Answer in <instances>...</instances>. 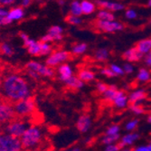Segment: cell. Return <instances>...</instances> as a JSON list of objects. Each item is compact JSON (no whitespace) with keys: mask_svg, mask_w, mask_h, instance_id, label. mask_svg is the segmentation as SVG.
Here are the masks:
<instances>
[{"mask_svg":"<svg viewBox=\"0 0 151 151\" xmlns=\"http://www.w3.org/2000/svg\"><path fill=\"white\" fill-rule=\"evenodd\" d=\"M1 97L6 101L17 102L31 97L28 82L17 73H9L2 81Z\"/></svg>","mask_w":151,"mask_h":151,"instance_id":"cell-1","label":"cell"},{"mask_svg":"<svg viewBox=\"0 0 151 151\" xmlns=\"http://www.w3.org/2000/svg\"><path fill=\"white\" fill-rule=\"evenodd\" d=\"M22 147L24 149H33L36 147L42 140V131L36 127H29L21 137Z\"/></svg>","mask_w":151,"mask_h":151,"instance_id":"cell-2","label":"cell"},{"mask_svg":"<svg viewBox=\"0 0 151 151\" xmlns=\"http://www.w3.org/2000/svg\"><path fill=\"white\" fill-rule=\"evenodd\" d=\"M13 108L14 111H15L16 116H19L22 118L29 116L35 112L36 109L35 101L33 97H29L27 99L16 102L14 104Z\"/></svg>","mask_w":151,"mask_h":151,"instance_id":"cell-3","label":"cell"},{"mask_svg":"<svg viewBox=\"0 0 151 151\" xmlns=\"http://www.w3.org/2000/svg\"><path fill=\"white\" fill-rule=\"evenodd\" d=\"M22 149L20 139L5 133L0 135V151H22Z\"/></svg>","mask_w":151,"mask_h":151,"instance_id":"cell-4","label":"cell"},{"mask_svg":"<svg viewBox=\"0 0 151 151\" xmlns=\"http://www.w3.org/2000/svg\"><path fill=\"white\" fill-rule=\"evenodd\" d=\"M29 128V124L27 122L22 120V119H14L6 125L5 131L6 134L15 137L17 139H21L23 134L25 132V130Z\"/></svg>","mask_w":151,"mask_h":151,"instance_id":"cell-5","label":"cell"},{"mask_svg":"<svg viewBox=\"0 0 151 151\" xmlns=\"http://www.w3.org/2000/svg\"><path fill=\"white\" fill-rule=\"evenodd\" d=\"M16 118V113L13 106L4 100H0V123L10 122Z\"/></svg>","mask_w":151,"mask_h":151,"instance_id":"cell-6","label":"cell"},{"mask_svg":"<svg viewBox=\"0 0 151 151\" xmlns=\"http://www.w3.org/2000/svg\"><path fill=\"white\" fill-rule=\"evenodd\" d=\"M95 26L102 32L113 33L124 29V24L119 21H100L95 22Z\"/></svg>","mask_w":151,"mask_h":151,"instance_id":"cell-7","label":"cell"},{"mask_svg":"<svg viewBox=\"0 0 151 151\" xmlns=\"http://www.w3.org/2000/svg\"><path fill=\"white\" fill-rule=\"evenodd\" d=\"M26 68L27 70H32L35 73H37L40 76H46V77H52L54 74V72L52 68L46 66V65H43L37 62H34L31 61L28 63L26 64Z\"/></svg>","mask_w":151,"mask_h":151,"instance_id":"cell-8","label":"cell"},{"mask_svg":"<svg viewBox=\"0 0 151 151\" xmlns=\"http://www.w3.org/2000/svg\"><path fill=\"white\" fill-rule=\"evenodd\" d=\"M71 58V54L65 51H59L52 53L46 59V66H55Z\"/></svg>","mask_w":151,"mask_h":151,"instance_id":"cell-9","label":"cell"},{"mask_svg":"<svg viewBox=\"0 0 151 151\" xmlns=\"http://www.w3.org/2000/svg\"><path fill=\"white\" fill-rule=\"evenodd\" d=\"M96 6H99L101 7V9H106L109 12H116V11H121L124 9V5L119 3V2H113V1H95L94 3Z\"/></svg>","mask_w":151,"mask_h":151,"instance_id":"cell-10","label":"cell"},{"mask_svg":"<svg viewBox=\"0 0 151 151\" xmlns=\"http://www.w3.org/2000/svg\"><path fill=\"white\" fill-rule=\"evenodd\" d=\"M122 57L124 60H126L128 63H136L139 62L143 58L142 54L136 49V47H131L130 49H128L122 54Z\"/></svg>","mask_w":151,"mask_h":151,"instance_id":"cell-11","label":"cell"},{"mask_svg":"<svg viewBox=\"0 0 151 151\" xmlns=\"http://www.w3.org/2000/svg\"><path fill=\"white\" fill-rule=\"evenodd\" d=\"M139 138V135L138 133H135V132H129L126 135H124L120 138L119 142L118 143V145L119 146L120 148H124L128 146L132 145L137 139Z\"/></svg>","mask_w":151,"mask_h":151,"instance_id":"cell-12","label":"cell"},{"mask_svg":"<svg viewBox=\"0 0 151 151\" xmlns=\"http://www.w3.org/2000/svg\"><path fill=\"white\" fill-rule=\"evenodd\" d=\"M147 97V93L145 90L143 89H138L132 91L129 95V101L131 104H140L141 101H143Z\"/></svg>","mask_w":151,"mask_h":151,"instance_id":"cell-13","label":"cell"},{"mask_svg":"<svg viewBox=\"0 0 151 151\" xmlns=\"http://www.w3.org/2000/svg\"><path fill=\"white\" fill-rule=\"evenodd\" d=\"M91 125V118L88 115H81L77 120V129L81 132H87Z\"/></svg>","mask_w":151,"mask_h":151,"instance_id":"cell-14","label":"cell"},{"mask_svg":"<svg viewBox=\"0 0 151 151\" xmlns=\"http://www.w3.org/2000/svg\"><path fill=\"white\" fill-rule=\"evenodd\" d=\"M112 103L118 109H124L127 107V105L129 103V98H128V96L125 94L124 91H119L116 98L114 99Z\"/></svg>","mask_w":151,"mask_h":151,"instance_id":"cell-15","label":"cell"},{"mask_svg":"<svg viewBox=\"0 0 151 151\" xmlns=\"http://www.w3.org/2000/svg\"><path fill=\"white\" fill-rule=\"evenodd\" d=\"M135 47L142 55L147 54L149 52H151V38H146V39L140 40L139 42L137 43Z\"/></svg>","mask_w":151,"mask_h":151,"instance_id":"cell-16","label":"cell"},{"mask_svg":"<svg viewBox=\"0 0 151 151\" xmlns=\"http://www.w3.org/2000/svg\"><path fill=\"white\" fill-rule=\"evenodd\" d=\"M24 45L27 48L29 53H31L32 55H40V45L39 42L28 38L26 41L24 42Z\"/></svg>","mask_w":151,"mask_h":151,"instance_id":"cell-17","label":"cell"},{"mask_svg":"<svg viewBox=\"0 0 151 151\" xmlns=\"http://www.w3.org/2000/svg\"><path fill=\"white\" fill-rule=\"evenodd\" d=\"M59 74H60V79L63 81H66L68 79H70L73 75V70L68 64H63L59 67L58 69Z\"/></svg>","mask_w":151,"mask_h":151,"instance_id":"cell-18","label":"cell"},{"mask_svg":"<svg viewBox=\"0 0 151 151\" xmlns=\"http://www.w3.org/2000/svg\"><path fill=\"white\" fill-rule=\"evenodd\" d=\"M119 90H118L117 86L115 85H109L108 90L103 93V98L106 101L112 102L114 99L116 98V96L118 94Z\"/></svg>","mask_w":151,"mask_h":151,"instance_id":"cell-19","label":"cell"},{"mask_svg":"<svg viewBox=\"0 0 151 151\" xmlns=\"http://www.w3.org/2000/svg\"><path fill=\"white\" fill-rule=\"evenodd\" d=\"M97 19L100 21H115V16L106 9H100L97 13Z\"/></svg>","mask_w":151,"mask_h":151,"instance_id":"cell-20","label":"cell"},{"mask_svg":"<svg viewBox=\"0 0 151 151\" xmlns=\"http://www.w3.org/2000/svg\"><path fill=\"white\" fill-rule=\"evenodd\" d=\"M68 87H70L74 90H79L83 87V81H81L77 76H72L70 79H68L66 81H64Z\"/></svg>","mask_w":151,"mask_h":151,"instance_id":"cell-21","label":"cell"},{"mask_svg":"<svg viewBox=\"0 0 151 151\" xmlns=\"http://www.w3.org/2000/svg\"><path fill=\"white\" fill-rule=\"evenodd\" d=\"M81 12L84 15H91L92 14L95 9H96V5L91 1H81Z\"/></svg>","mask_w":151,"mask_h":151,"instance_id":"cell-22","label":"cell"},{"mask_svg":"<svg viewBox=\"0 0 151 151\" xmlns=\"http://www.w3.org/2000/svg\"><path fill=\"white\" fill-rule=\"evenodd\" d=\"M62 33H63L62 27L58 26V25H54V26H52L51 28L48 30L47 34L52 37L53 41H57V40H61L63 38Z\"/></svg>","mask_w":151,"mask_h":151,"instance_id":"cell-23","label":"cell"},{"mask_svg":"<svg viewBox=\"0 0 151 151\" xmlns=\"http://www.w3.org/2000/svg\"><path fill=\"white\" fill-rule=\"evenodd\" d=\"M81 81H91L92 80H94L95 78V74L94 73H92L90 70L84 69V70H81L78 73V76H77Z\"/></svg>","mask_w":151,"mask_h":151,"instance_id":"cell-24","label":"cell"},{"mask_svg":"<svg viewBox=\"0 0 151 151\" xmlns=\"http://www.w3.org/2000/svg\"><path fill=\"white\" fill-rule=\"evenodd\" d=\"M24 15V10L21 8V7H17V8H13L12 10H10L8 12V15H7V17L13 21V20H18V19H21Z\"/></svg>","mask_w":151,"mask_h":151,"instance_id":"cell-25","label":"cell"},{"mask_svg":"<svg viewBox=\"0 0 151 151\" xmlns=\"http://www.w3.org/2000/svg\"><path fill=\"white\" fill-rule=\"evenodd\" d=\"M150 79H151V73L147 69H146V68H141L139 71L138 74H137V80L140 82L148 81H150Z\"/></svg>","mask_w":151,"mask_h":151,"instance_id":"cell-26","label":"cell"},{"mask_svg":"<svg viewBox=\"0 0 151 151\" xmlns=\"http://www.w3.org/2000/svg\"><path fill=\"white\" fill-rule=\"evenodd\" d=\"M94 57L99 62H104L109 58V51L106 48H100L95 52Z\"/></svg>","mask_w":151,"mask_h":151,"instance_id":"cell-27","label":"cell"},{"mask_svg":"<svg viewBox=\"0 0 151 151\" xmlns=\"http://www.w3.org/2000/svg\"><path fill=\"white\" fill-rule=\"evenodd\" d=\"M120 139V136L119 134L118 135H114V136H108L105 135L103 138L101 139V142L102 144L108 146V145H111V144H117V142Z\"/></svg>","mask_w":151,"mask_h":151,"instance_id":"cell-28","label":"cell"},{"mask_svg":"<svg viewBox=\"0 0 151 151\" xmlns=\"http://www.w3.org/2000/svg\"><path fill=\"white\" fill-rule=\"evenodd\" d=\"M71 15L74 17H80L81 15H82L81 8V3L79 1H73L71 4Z\"/></svg>","mask_w":151,"mask_h":151,"instance_id":"cell-29","label":"cell"},{"mask_svg":"<svg viewBox=\"0 0 151 151\" xmlns=\"http://www.w3.org/2000/svg\"><path fill=\"white\" fill-rule=\"evenodd\" d=\"M40 45V55H46L52 52V46L47 43L39 42Z\"/></svg>","mask_w":151,"mask_h":151,"instance_id":"cell-30","label":"cell"},{"mask_svg":"<svg viewBox=\"0 0 151 151\" xmlns=\"http://www.w3.org/2000/svg\"><path fill=\"white\" fill-rule=\"evenodd\" d=\"M0 52L3 54H6L7 56H11V55H13L14 51L9 45L3 43V44H0Z\"/></svg>","mask_w":151,"mask_h":151,"instance_id":"cell-31","label":"cell"},{"mask_svg":"<svg viewBox=\"0 0 151 151\" xmlns=\"http://www.w3.org/2000/svg\"><path fill=\"white\" fill-rule=\"evenodd\" d=\"M87 50V45L86 44H78L76 45H74L73 47V53L75 54V55H78V54H81L83 53L85 51Z\"/></svg>","mask_w":151,"mask_h":151,"instance_id":"cell-32","label":"cell"},{"mask_svg":"<svg viewBox=\"0 0 151 151\" xmlns=\"http://www.w3.org/2000/svg\"><path fill=\"white\" fill-rule=\"evenodd\" d=\"M129 109H130V111L136 115H141L145 112V109L140 104H131Z\"/></svg>","mask_w":151,"mask_h":151,"instance_id":"cell-33","label":"cell"},{"mask_svg":"<svg viewBox=\"0 0 151 151\" xmlns=\"http://www.w3.org/2000/svg\"><path fill=\"white\" fill-rule=\"evenodd\" d=\"M118 134H119V126H118V125H111V126H109L107 129L105 135L114 136V135H118Z\"/></svg>","mask_w":151,"mask_h":151,"instance_id":"cell-34","label":"cell"},{"mask_svg":"<svg viewBox=\"0 0 151 151\" xmlns=\"http://www.w3.org/2000/svg\"><path fill=\"white\" fill-rule=\"evenodd\" d=\"M139 125V119H132V120H129L126 126H125V129L128 130V131H133L134 129H136V128L138 127Z\"/></svg>","mask_w":151,"mask_h":151,"instance_id":"cell-35","label":"cell"},{"mask_svg":"<svg viewBox=\"0 0 151 151\" xmlns=\"http://www.w3.org/2000/svg\"><path fill=\"white\" fill-rule=\"evenodd\" d=\"M65 21L67 23L71 24H80L81 23V19L80 17H74V16H72V15L67 16L66 18H65Z\"/></svg>","mask_w":151,"mask_h":151,"instance_id":"cell-36","label":"cell"},{"mask_svg":"<svg viewBox=\"0 0 151 151\" xmlns=\"http://www.w3.org/2000/svg\"><path fill=\"white\" fill-rule=\"evenodd\" d=\"M109 69H111L115 73L116 76L117 75H123V74H124V71H123L122 67H120L118 64H111V66H109Z\"/></svg>","mask_w":151,"mask_h":151,"instance_id":"cell-37","label":"cell"},{"mask_svg":"<svg viewBox=\"0 0 151 151\" xmlns=\"http://www.w3.org/2000/svg\"><path fill=\"white\" fill-rule=\"evenodd\" d=\"M96 88H97V91L100 92V93H104L108 88H109V85H107L106 83H104V82H101V81H99L97 82V85H96Z\"/></svg>","mask_w":151,"mask_h":151,"instance_id":"cell-38","label":"cell"},{"mask_svg":"<svg viewBox=\"0 0 151 151\" xmlns=\"http://www.w3.org/2000/svg\"><path fill=\"white\" fill-rule=\"evenodd\" d=\"M101 73L105 75L106 77H109V78H111V77H115V73L109 69V68H102L101 70Z\"/></svg>","mask_w":151,"mask_h":151,"instance_id":"cell-39","label":"cell"},{"mask_svg":"<svg viewBox=\"0 0 151 151\" xmlns=\"http://www.w3.org/2000/svg\"><path fill=\"white\" fill-rule=\"evenodd\" d=\"M125 16L129 20H132V19H135L137 18V12L133 9H128L126 12H125Z\"/></svg>","mask_w":151,"mask_h":151,"instance_id":"cell-40","label":"cell"},{"mask_svg":"<svg viewBox=\"0 0 151 151\" xmlns=\"http://www.w3.org/2000/svg\"><path fill=\"white\" fill-rule=\"evenodd\" d=\"M122 69L124 71V73H131L134 71V66L130 63H126L124 65H123Z\"/></svg>","mask_w":151,"mask_h":151,"instance_id":"cell-41","label":"cell"},{"mask_svg":"<svg viewBox=\"0 0 151 151\" xmlns=\"http://www.w3.org/2000/svg\"><path fill=\"white\" fill-rule=\"evenodd\" d=\"M121 148L118 144H111V145H108L104 148V151H119Z\"/></svg>","mask_w":151,"mask_h":151,"instance_id":"cell-42","label":"cell"},{"mask_svg":"<svg viewBox=\"0 0 151 151\" xmlns=\"http://www.w3.org/2000/svg\"><path fill=\"white\" fill-rule=\"evenodd\" d=\"M132 151H151V143L147 146H139L135 147Z\"/></svg>","mask_w":151,"mask_h":151,"instance_id":"cell-43","label":"cell"},{"mask_svg":"<svg viewBox=\"0 0 151 151\" xmlns=\"http://www.w3.org/2000/svg\"><path fill=\"white\" fill-rule=\"evenodd\" d=\"M144 63L147 66L151 67V52H149L147 54H146L144 57Z\"/></svg>","mask_w":151,"mask_h":151,"instance_id":"cell-44","label":"cell"},{"mask_svg":"<svg viewBox=\"0 0 151 151\" xmlns=\"http://www.w3.org/2000/svg\"><path fill=\"white\" fill-rule=\"evenodd\" d=\"M12 21L7 17H0V25H4V24H8Z\"/></svg>","mask_w":151,"mask_h":151,"instance_id":"cell-45","label":"cell"},{"mask_svg":"<svg viewBox=\"0 0 151 151\" xmlns=\"http://www.w3.org/2000/svg\"><path fill=\"white\" fill-rule=\"evenodd\" d=\"M27 73H28V75L31 77V78H33V79H39L40 78V75L37 73H35V72H34V71H32V70H27Z\"/></svg>","mask_w":151,"mask_h":151,"instance_id":"cell-46","label":"cell"},{"mask_svg":"<svg viewBox=\"0 0 151 151\" xmlns=\"http://www.w3.org/2000/svg\"><path fill=\"white\" fill-rule=\"evenodd\" d=\"M15 3V1H13V0H1L0 1V5H10V4H13Z\"/></svg>","mask_w":151,"mask_h":151,"instance_id":"cell-47","label":"cell"},{"mask_svg":"<svg viewBox=\"0 0 151 151\" xmlns=\"http://www.w3.org/2000/svg\"><path fill=\"white\" fill-rule=\"evenodd\" d=\"M8 12L4 9V8H0V17H7Z\"/></svg>","mask_w":151,"mask_h":151,"instance_id":"cell-48","label":"cell"},{"mask_svg":"<svg viewBox=\"0 0 151 151\" xmlns=\"http://www.w3.org/2000/svg\"><path fill=\"white\" fill-rule=\"evenodd\" d=\"M19 35H20V37L23 39V41H24H24H26L27 39H28L29 38V36L28 35H27L25 33H20L19 34Z\"/></svg>","mask_w":151,"mask_h":151,"instance_id":"cell-49","label":"cell"},{"mask_svg":"<svg viewBox=\"0 0 151 151\" xmlns=\"http://www.w3.org/2000/svg\"><path fill=\"white\" fill-rule=\"evenodd\" d=\"M31 1H29V0H24V1H22L21 2V5L23 6H30L31 5Z\"/></svg>","mask_w":151,"mask_h":151,"instance_id":"cell-50","label":"cell"},{"mask_svg":"<svg viewBox=\"0 0 151 151\" xmlns=\"http://www.w3.org/2000/svg\"><path fill=\"white\" fill-rule=\"evenodd\" d=\"M66 151H81V149H80L79 147H73V148L68 149V150H66Z\"/></svg>","mask_w":151,"mask_h":151,"instance_id":"cell-51","label":"cell"},{"mask_svg":"<svg viewBox=\"0 0 151 151\" xmlns=\"http://www.w3.org/2000/svg\"><path fill=\"white\" fill-rule=\"evenodd\" d=\"M119 151H132L131 149H129V148H127V147H124V148H121Z\"/></svg>","mask_w":151,"mask_h":151,"instance_id":"cell-52","label":"cell"},{"mask_svg":"<svg viewBox=\"0 0 151 151\" xmlns=\"http://www.w3.org/2000/svg\"><path fill=\"white\" fill-rule=\"evenodd\" d=\"M147 122H148V123H150V124H151V114L147 117Z\"/></svg>","mask_w":151,"mask_h":151,"instance_id":"cell-53","label":"cell"},{"mask_svg":"<svg viewBox=\"0 0 151 151\" xmlns=\"http://www.w3.org/2000/svg\"><path fill=\"white\" fill-rule=\"evenodd\" d=\"M2 85V79H1V76H0V87Z\"/></svg>","mask_w":151,"mask_h":151,"instance_id":"cell-54","label":"cell"},{"mask_svg":"<svg viewBox=\"0 0 151 151\" xmlns=\"http://www.w3.org/2000/svg\"><path fill=\"white\" fill-rule=\"evenodd\" d=\"M147 5H148V6H151V0H149V1L147 2Z\"/></svg>","mask_w":151,"mask_h":151,"instance_id":"cell-55","label":"cell"},{"mask_svg":"<svg viewBox=\"0 0 151 151\" xmlns=\"http://www.w3.org/2000/svg\"><path fill=\"white\" fill-rule=\"evenodd\" d=\"M58 3H59V4H64V2H63V1H59Z\"/></svg>","mask_w":151,"mask_h":151,"instance_id":"cell-56","label":"cell"},{"mask_svg":"<svg viewBox=\"0 0 151 151\" xmlns=\"http://www.w3.org/2000/svg\"><path fill=\"white\" fill-rule=\"evenodd\" d=\"M150 23H151V20H150Z\"/></svg>","mask_w":151,"mask_h":151,"instance_id":"cell-57","label":"cell"}]
</instances>
